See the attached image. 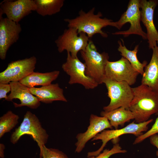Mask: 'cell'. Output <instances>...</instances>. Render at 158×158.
<instances>
[{"label":"cell","instance_id":"cell-1","mask_svg":"<svg viewBox=\"0 0 158 158\" xmlns=\"http://www.w3.org/2000/svg\"><path fill=\"white\" fill-rule=\"evenodd\" d=\"M133 97L128 109L137 123L146 121L154 114H158V93L141 84L132 88Z\"/></svg>","mask_w":158,"mask_h":158},{"label":"cell","instance_id":"cell-2","mask_svg":"<svg viewBox=\"0 0 158 158\" xmlns=\"http://www.w3.org/2000/svg\"><path fill=\"white\" fill-rule=\"evenodd\" d=\"M95 8H93L86 12L81 10L75 18H66L64 20L68 23V28H74L78 30V33H84L89 38L97 34L107 37L108 35L102 30V29L108 26L115 27V22L106 18H102V14L100 12L95 14Z\"/></svg>","mask_w":158,"mask_h":158},{"label":"cell","instance_id":"cell-3","mask_svg":"<svg viewBox=\"0 0 158 158\" xmlns=\"http://www.w3.org/2000/svg\"><path fill=\"white\" fill-rule=\"evenodd\" d=\"M86 67V74L98 84L102 83L105 76V68L109 56L107 53H100L97 51L93 42L90 40L84 50L80 51Z\"/></svg>","mask_w":158,"mask_h":158},{"label":"cell","instance_id":"cell-4","mask_svg":"<svg viewBox=\"0 0 158 158\" xmlns=\"http://www.w3.org/2000/svg\"><path fill=\"white\" fill-rule=\"evenodd\" d=\"M25 134L31 136L40 149L45 145L49 138L48 134L42 127L38 118L30 111H26L20 125L11 135L10 141L15 144L22 136Z\"/></svg>","mask_w":158,"mask_h":158},{"label":"cell","instance_id":"cell-5","mask_svg":"<svg viewBox=\"0 0 158 158\" xmlns=\"http://www.w3.org/2000/svg\"><path fill=\"white\" fill-rule=\"evenodd\" d=\"M108 91V96L110 101L109 104L104 107V111L108 112L120 107L128 109L133 97V92L126 82H117L110 79L105 75L102 80Z\"/></svg>","mask_w":158,"mask_h":158},{"label":"cell","instance_id":"cell-6","mask_svg":"<svg viewBox=\"0 0 158 158\" xmlns=\"http://www.w3.org/2000/svg\"><path fill=\"white\" fill-rule=\"evenodd\" d=\"M140 0H130L126 11L122 15L118 21L115 22V27L118 29L127 23H130V28L126 30L116 32L113 34L122 35L125 37L130 35L135 34L140 36L144 40H147V33L142 30L140 23Z\"/></svg>","mask_w":158,"mask_h":158},{"label":"cell","instance_id":"cell-7","mask_svg":"<svg viewBox=\"0 0 158 158\" xmlns=\"http://www.w3.org/2000/svg\"><path fill=\"white\" fill-rule=\"evenodd\" d=\"M153 119L140 123H135L134 122L130 123L126 126L119 129L104 130L98 134L92 139V141L97 140H101L102 144L97 150L89 152L87 157L96 156L100 154L103 150L107 143L112 140L117 139L120 136L125 134H133L137 137L143 134V132L148 129V125L152 122Z\"/></svg>","mask_w":158,"mask_h":158},{"label":"cell","instance_id":"cell-8","mask_svg":"<svg viewBox=\"0 0 158 158\" xmlns=\"http://www.w3.org/2000/svg\"><path fill=\"white\" fill-rule=\"evenodd\" d=\"M89 38L85 33H78L76 28L68 27L64 30L55 42L59 53L66 51L73 56L77 57L79 51L86 49Z\"/></svg>","mask_w":158,"mask_h":158},{"label":"cell","instance_id":"cell-9","mask_svg":"<svg viewBox=\"0 0 158 158\" xmlns=\"http://www.w3.org/2000/svg\"><path fill=\"white\" fill-rule=\"evenodd\" d=\"M62 68L70 76L68 83L70 85L80 84L87 89H92L99 84L86 73V67L77 56H73L67 52L66 61L62 65Z\"/></svg>","mask_w":158,"mask_h":158},{"label":"cell","instance_id":"cell-10","mask_svg":"<svg viewBox=\"0 0 158 158\" xmlns=\"http://www.w3.org/2000/svg\"><path fill=\"white\" fill-rule=\"evenodd\" d=\"M37 59L34 56L12 61L0 73V83L20 82L34 72Z\"/></svg>","mask_w":158,"mask_h":158},{"label":"cell","instance_id":"cell-11","mask_svg":"<svg viewBox=\"0 0 158 158\" xmlns=\"http://www.w3.org/2000/svg\"><path fill=\"white\" fill-rule=\"evenodd\" d=\"M139 74L122 56L116 61H108L105 68V75L107 78L117 82H126L130 85L135 83Z\"/></svg>","mask_w":158,"mask_h":158},{"label":"cell","instance_id":"cell-12","mask_svg":"<svg viewBox=\"0 0 158 158\" xmlns=\"http://www.w3.org/2000/svg\"><path fill=\"white\" fill-rule=\"evenodd\" d=\"M3 14L0 11V58L4 60L9 48L19 39L22 28L19 23L3 18Z\"/></svg>","mask_w":158,"mask_h":158},{"label":"cell","instance_id":"cell-13","mask_svg":"<svg viewBox=\"0 0 158 158\" xmlns=\"http://www.w3.org/2000/svg\"><path fill=\"white\" fill-rule=\"evenodd\" d=\"M34 0H5L0 4V11L9 19L17 23L35 11Z\"/></svg>","mask_w":158,"mask_h":158},{"label":"cell","instance_id":"cell-14","mask_svg":"<svg viewBox=\"0 0 158 158\" xmlns=\"http://www.w3.org/2000/svg\"><path fill=\"white\" fill-rule=\"evenodd\" d=\"M158 3L155 0H140L141 21L146 28L149 47L152 49L158 45V32L153 21L154 10Z\"/></svg>","mask_w":158,"mask_h":158},{"label":"cell","instance_id":"cell-15","mask_svg":"<svg viewBox=\"0 0 158 158\" xmlns=\"http://www.w3.org/2000/svg\"><path fill=\"white\" fill-rule=\"evenodd\" d=\"M112 128L106 118L91 114L90 118V124L87 130L83 133H78L76 136L77 141L75 144V152L79 153L81 152L87 142L98 134L106 129Z\"/></svg>","mask_w":158,"mask_h":158},{"label":"cell","instance_id":"cell-16","mask_svg":"<svg viewBox=\"0 0 158 158\" xmlns=\"http://www.w3.org/2000/svg\"><path fill=\"white\" fill-rule=\"evenodd\" d=\"M9 84L11 86V93L8 95L6 100L12 101L13 99H19L20 101V104L13 102L15 107L25 106L35 109L40 106V102L30 92L29 88L19 82H12Z\"/></svg>","mask_w":158,"mask_h":158},{"label":"cell","instance_id":"cell-17","mask_svg":"<svg viewBox=\"0 0 158 158\" xmlns=\"http://www.w3.org/2000/svg\"><path fill=\"white\" fill-rule=\"evenodd\" d=\"M29 90L40 102L49 104L56 101L67 102L64 95L63 89L59 87L58 83L40 87L30 88Z\"/></svg>","mask_w":158,"mask_h":158},{"label":"cell","instance_id":"cell-18","mask_svg":"<svg viewBox=\"0 0 158 158\" xmlns=\"http://www.w3.org/2000/svg\"><path fill=\"white\" fill-rule=\"evenodd\" d=\"M152 49V57L150 63L145 68L141 84L158 93V45Z\"/></svg>","mask_w":158,"mask_h":158},{"label":"cell","instance_id":"cell-19","mask_svg":"<svg viewBox=\"0 0 158 158\" xmlns=\"http://www.w3.org/2000/svg\"><path fill=\"white\" fill-rule=\"evenodd\" d=\"M60 73L59 71L45 73L34 71L19 82L29 88L36 86H44L51 84L57 78Z\"/></svg>","mask_w":158,"mask_h":158},{"label":"cell","instance_id":"cell-20","mask_svg":"<svg viewBox=\"0 0 158 158\" xmlns=\"http://www.w3.org/2000/svg\"><path fill=\"white\" fill-rule=\"evenodd\" d=\"M101 116L106 118L111 126L117 129L119 126H123L125 123L134 119L132 112L124 107H120L110 111H104L100 113Z\"/></svg>","mask_w":158,"mask_h":158},{"label":"cell","instance_id":"cell-21","mask_svg":"<svg viewBox=\"0 0 158 158\" xmlns=\"http://www.w3.org/2000/svg\"><path fill=\"white\" fill-rule=\"evenodd\" d=\"M121 40L122 43L120 40L118 42V51L120 52L122 57L129 61L135 70L142 75L144 73L145 68L147 65V62L145 61L143 63H141L138 60L137 54L138 50V45H136L133 50H129L125 45L123 40L121 39Z\"/></svg>","mask_w":158,"mask_h":158},{"label":"cell","instance_id":"cell-22","mask_svg":"<svg viewBox=\"0 0 158 158\" xmlns=\"http://www.w3.org/2000/svg\"><path fill=\"white\" fill-rule=\"evenodd\" d=\"M35 11L39 15L44 16H51L59 12L63 7L64 0H34Z\"/></svg>","mask_w":158,"mask_h":158},{"label":"cell","instance_id":"cell-23","mask_svg":"<svg viewBox=\"0 0 158 158\" xmlns=\"http://www.w3.org/2000/svg\"><path fill=\"white\" fill-rule=\"evenodd\" d=\"M19 116L11 111H8L0 117V138L10 132L18 123Z\"/></svg>","mask_w":158,"mask_h":158},{"label":"cell","instance_id":"cell-24","mask_svg":"<svg viewBox=\"0 0 158 158\" xmlns=\"http://www.w3.org/2000/svg\"><path fill=\"white\" fill-rule=\"evenodd\" d=\"M40 158H69L63 152L44 145L40 149Z\"/></svg>","mask_w":158,"mask_h":158},{"label":"cell","instance_id":"cell-25","mask_svg":"<svg viewBox=\"0 0 158 158\" xmlns=\"http://www.w3.org/2000/svg\"><path fill=\"white\" fill-rule=\"evenodd\" d=\"M127 151L123 150L119 144L116 143L110 150L105 149L102 153H101L96 156H91L88 158H109L111 156L114 154L119 153H125Z\"/></svg>","mask_w":158,"mask_h":158},{"label":"cell","instance_id":"cell-26","mask_svg":"<svg viewBox=\"0 0 158 158\" xmlns=\"http://www.w3.org/2000/svg\"><path fill=\"white\" fill-rule=\"evenodd\" d=\"M158 133V116L151 128L146 132L138 137L133 143V145L140 143L152 135Z\"/></svg>","mask_w":158,"mask_h":158},{"label":"cell","instance_id":"cell-27","mask_svg":"<svg viewBox=\"0 0 158 158\" xmlns=\"http://www.w3.org/2000/svg\"><path fill=\"white\" fill-rule=\"evenodd\" d=\"M11 91V86L9 83H0V99L4 98L6 100L7 93Z\"/></svg>","mask_w":158,"mask_h":158},{"label":"cell","instance_id":"cell-28","mask_svg":"<svg viewBox=\"0 0 158 158\" xmlns=\"http://www.w3.org/2000/svg\"><path fill=\"white\" fill-rule=\"evenodd\" d=\"M150 143L158 149V135L155 134L150 137Z\"/></svg>","mask_w":158,"mask_h":158},{"label":"cell","instance_id":"cell-29","mask_svg":"<svg viewBox=\"0 0 158 158\" xmlns=\"http://www.w3.org/2000/svg\"><path fill=\"white\" fill-rule=\"evenodd\" d=\"M5 146L4 144L2 143L0 144V157L1 158H4V150Z\"/></svg>","mask_w":158,"mask_h":158},{"label":"cell","instance_id":"cell-30","mask_svg":"<svg viewBox=\"0 0 158 158\" xmlns=\"http://www.w3.org/2000/svg\"><path fill=\"white\" fill-rule=\"evenodd\" d=\"M156 155L157 157V158H158V151H157V152H156Z\"/></svg>","mask_w":158,"mask_h":158}]
</instances>
